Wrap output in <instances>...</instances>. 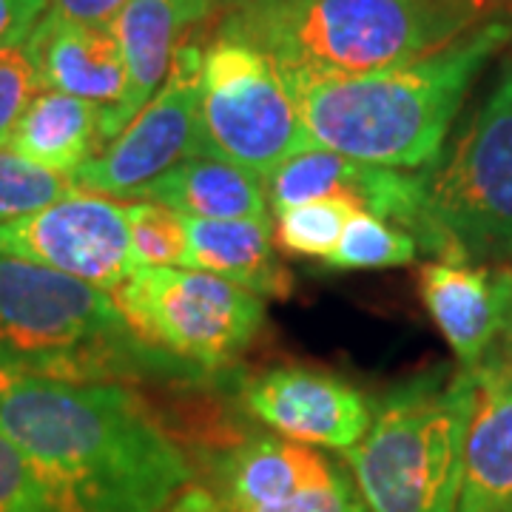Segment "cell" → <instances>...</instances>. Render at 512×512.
Segmentation results:
<instances>
[{
    "mask_svg": "<svg viewBox=\"0 0 512 512\" xmlns=\"http://www.w3.org/2000/svg\"><path fill=\"white\" fill-rule=\"evenodd\" d=\"M0 433L52 512H163L194 476L154 410L117 382L26 376L0 399Z\"/></svg>",
    "mask_w": 512,
    "mask_h": 512,
    "instance_id": "6da1fadb",
    "label": "cell"
},
{
    "mask_svg": "<svg viewBox=\"0 0 512 512\" xmlns=\"http://www.w3.org/2000/svg\"><path fill=\"white\" fill-rule=\"evenodd\" d=\"M512 40V20L487 18L430 55L393 69L291 83L319 148L387 168H427L481 69Z\"/></svg>",
    "mask_w": 512,
    "mask_h": 512,
    "instance_id": "7a4b0ae2",
    "label": "cell"
},
{
    "mask_svg": "<svg viewBox=\"0 0 512 512\" xmlns=\"http://www.w3.org/2000/svg\"><path fill=\"white\" fill-rule=\"evenodd\" d=\"M493 0H222V32L291 83L393 69L493 18Z\"/></svg>",
    "mask_w": 512,
    "mask_h": 512,
    "instance_id": "3957f363",
    "label": "cell"
},
{
    "mask_svg": "<svg viewBox=\"0 0 512 512\" xmlns=\"http://www.w3.org/2000/svg\"><path fill=\"white\" fill-rule=\"evenodd\" d=\"M0 362L57 382L211 376L140 342L111 293L6 254H0Z\"/></svg>",
    "mask_w": 512,
    "mask_h": 512,
    "instance_id": "277c9868",
    "label": "cell"
},
{
    "mask_svg": "<svg viewBox=\"0 0 512 512\" xmlns=\"http://www.w3.org/2000/svg\"><path fill=\"white\" fill-rule=\"evenodd\" d=\"M476 376L436 367L373 402L365 439L345 450L370 512H456Z\"/></svg>",
    "mask_w": 512,
    "mask_h": 512,
    "instance_id": "5b68a950",
    "label": "cell"
},
{
    "mask_svg": "<svg viewBox=\"0 0 512 512\" xmlns=\"http://www.w3.org/2000/svg\"><path fill=\"white\" fill-rule=\"evenodd\" d=\"M424 177L421 251L512 268V57Z\"/></svg>",
    "mask_w": 512,
    "mask_h": 512,
    "instance_id": "8992f818",
    "label": "cell"
},
{
    "mask_svg": "<svg viewBox=\"0 0 512 512\" xmlns=\"http://www.w3.org/2000/svg\"><path fill=\"white\" fill-rule=\"evenodd\" d=\"M140 342L214 373L248 350L265 325V299L194 268H137L111 293Z\"/></svg>",
    "mask_w": 512,
    "mask_h": 512,
    "instance_id": "52a82bcc",
    "label": "cell"
},
{
    "mask_svg": "<svg viewBox=\"0 0 512 512\" xmlns=\"http://www.w3.org/2000/svg\"><path fill=\"white\" fill-rule=\"evenodd\" d=\"M200 114L205 148L259 177L316 148L274 60L222 29L202 49Z\"/></svg>",
    "mask_w": 512,
    "mask_h": 512,
    "instance_id": "ba28073f",
    "label": "cell"
},
{
    "mask_svg": "<svg viewBox=\"0 0 512 512\" xmlns=\"http://www.w3.org/2000/svg\"><path fill=\"white\" fill-rule=\"evenodd\" d=\"M208 490L231 512H370L356 478L311 444L251 433L205 450Z\"/></svg>",
    "mask_w": 512,
    "mask_h": 512,
    "instance_id": "9c48e42d",
    "label": "cell"
},
{
    "mask_svg": "<svg viewBox=\"0 0 512 512\" xmlns=\"http://www.w3.org/2000/svg\"><path fill=\"white\" fill-rule=\"evenodd\" d=\"M202 46L197 35L174 57L165 83L128 126L72 177L77 191L128 200L168 168L205 148L200 114Z\"/></svg>",
    "mask_w": 512,
    "mask_h": 512,
    "instance_id": "30bf717a",
    "label": "cell"
},
{
    "mask_svg": "<svg viewBox=\"0 0 512 512\" xmlns=\"http://www.w3.org/2000/svg\"><path fill=\"white\" fill-rule=\"evenodd\" d=\"M0 254L18 256L114 293L137 271L126 205L74 191L29 217L0 222Z\"/></svg>",
    "mask_w": 512,
    "mask_h": 512,
    "instance_id": "8fae6325",
    "label": "cell"
},
{
    "mask_svg": "<svg viewBox=\"0 0 512 512\" xmlns=\"http://www.w3.org/2000/svg\"><path fill=\"white\" fill-rule=\"evenodd\" d=\"M268 205L288 211L293 205L313 200H342L350 208L390 222L413 234L416 242L424 228L427 205V177L424 168L404 171L387 165L350 160L328 148H311L293 154L288 163L265 177Z\"/></svg>",
    "mask_w": 512,
    "mask_h": 512,
    "instance_id": "7c38bea8",
    "label": "cell"
},
{
    "mask_svg": "<svg viewBox=\"0 0 512 512\" xmlns=\"http://www.w3.org/2000/svg\"><path fill=\"white\" fill-rule=\"evenodd\" d=\"M245 410L282 439L350 450L365 439L373 402L353 384L311 367H274L242 387Z\"/></svg>",
    "mask_w": 512,
    "mask_h": 512,
    "instance_id": "4fadbf2b",
    "label": "cell"
},
{
    "mask_svg": "<svg viewBox=\"0 0 512 512\" xmlns=\"http://www.w3.org/2000/svg\"><path fill=\"white\" fill-rule=\"evenodd\" d=\"M419 293L464 370L487 362L510 336L512 268L444 256L421 265Z\"/></svg>",
    "mask_w": 512,
    "mask_h": 512,
    "instance_id": "5bb4252c",
    "label": "cell"
},
{
    "mask_svg": "<svg viewBox=\"0 0 512 512\" xmlns=\"http://www.w3.org/2000/svg\"><path fill=\"white\" fill-rule=\"evenodd\" d=\"M222 0H128L111 29L126 57L128 86L120 106L103 111V140H111L165 83L174 57L205 20L220 15Z\"/></svg>",
    "mask_w": 512,
    "mask_h": 512,
    "instance_id": "9a60e30c",
    "label": "cell"
},
{
    "mask_svg": "<svg viewBox=\"0 0 512 512\" xmlns=\"http://www.w3.org/2000/svg\"><path fill=\"white\" fill-rule=\"evenodd\" d=\"M473 376L476 404L456 512H512V353L495 350Z\"/></svg>",
    "mask_w": 512,
    "mask_h": 512,
    "instance_id": "2e32d148",
    "label": "cell"
},
{
    "mask_svg": "<svg viewBox=\"0 0 512 512\" xmlns=\"http://www.w3.org/2000/svg\"><path fill=\"white\" fill-rule=\"evenodd\" d=\"M29 46L43 89L72 94L103 111L123 103L126 57L111 26L77 23L46 9L29 35Z\"/></svg>",
    "mask_w": 512,
    "mask_h": 512,
    "instance_id": "e0dca14e",
    "label": "cell"
},
{
    "mask_svg": "<svg viewBox=\"0 0 512 512\" xmlns=\"http://www.w3.org/2000/svg\"><path fill=\"white\" fill-rule=\"evenodd\" d=\"M128 200L157 202L194 220H265V177L202 148Z\"/></svg>",
    "mask_w": 512,
    "mask_h": 512,
    "instance_id": "ac0fdd59",
    "label": "cell"
},
{
    "mask_svg": "<svg viewBox=\"0 0 512 512\" xmlns=\"http://www.w3.org/2000/svg\"><path fill=\"white\" fill-rule=\"evenodd\" d=\"M185 268L222 276L262 299H288L293 279L276 254L271 217L265 220H194L185 217Z\"/></svg>",
    "mask_w": 512,
    "mask_h": 512,
    "instance_id": "d6986e66",
    "label": "cell"
},
{
    "mask_svg": "<svg viewBox=\"0 0 512 512\" xmlns=\"http://www.w3.org/2000/svg\"><path fill=\"white\" fill-rule=\"evenodd\" d=\"M9 148L55 174L74 177L103 148V109L72 94L43 89L23 111Z\"/></svg>",
    "mask_w": 512,
    "mask_h": 512,
    "instance_id": "ffe728a7",
    "label": "cell"
},
{
    "mask_svg": "<svg viewBox=\"0 0 512 512\" xmlns=\"http://www.w3.org/2000/svg\"><path fill=\"white\" fill-rule=\"evenodd\" d=\"M419 242L413 234L390 222L353 211L336 251L325 259L328 271H379L410 265L419 256Z\"/></svg>",
    "mask_w": 512,
    "mask_h": 512,
    "instance_id": "44dd1931",
    "label": "cell"
},
{
    "mask_svg": "<svg viewBox=\"0 0 512 512\" xmlns=\"http://www.w3.org/2000/svg\"><path fill=\"white\" fill-rule=\"evenodd\" d=\"M353 211L356 208L342 200H313L279 211L274 225L276 248L293 256L328 259L345 234Z\"/></svg>",
    "mask_w": 512,
    "mask_h": 512,
    "instance_id": "7402d4cb",
    "label": "cell"
},
{
    "mask_svg": "<svg viewBox=\"0 0 512 512\" xmlns=\"http://www.w3.org/2000/svg\"><path fill=\"white\" fill-rule=\"evenodd\" d=\"M74 191L77 185L72 183V177L55 174L20 157L9 146H0V222L29 217Z\"/></svg>",
    "mask_w": 512,
    "mask_h": 512,
    "instance_id": "603a6c76",
    "label": "cell"
},
{
    "mask_svg": "<svg viewBox=\"0 0 512 512\" xmlns=\"http://www.w3.org/2000/svg\"><path fill=\"white\" fill-rule=\"evenodd\" d=\"M128 237L137 268H185V217L157 202L126 200Z\"/></svg>",
    "mask_w": 512,
    "mask_h": 512,
    "instance_id": "cb8c5ba5",
    "label": "cell"
},
{
    "mask_svg": "<svg viewBox=\"0 0 512 512\" xmlns=\"http://www.w3.org/2000/svg\"><path fill=\"white\" fill-rule=\"evenodd\" d=\"M43 92L29 37L0 49V146H9L23 111Z\"/></svg>",
    "mask_w": 512,
    "mask_h": 512,
    "instance_id": "d4e9b609",
    "label": "cell"
},
{
    "mask_svg": "<svg viewBox=\"0 0 512 512\" xmlns=\"http://www.w3.org/2000/svg\"><path fill=\"white\" fill-rule=\"evenodd\" d=\"M0 512H52L35 470L0 433Z\"/></svg>",
    "mask_w": 512,
    "mask_h": 512,
    "instance_id": "484cf974",
    "label": "cell"
},
{
    "mask_svg": "<svg viewBox=\"0 0 512 512\" xmlns=\"http://www.w3.org/2000/svg\"><path fill=\"white\" fill-rule=\"evenodd\" d=\"M46 9L49 0H0V49L32 35Z\"/></svg>",
    "mask_w": 512,
    "mask_h": 512,
    "instance_id": "4316f807",
    "label": "cell"
},
{
    "mask_svg": "<svg viewBox=\"0 0 512 512\" xmlns=\"http://www.w3.org/2000/svg\"><path fill=\"white\" fill-rule=\"evenodd\" d=\"M128 0H49V9L63 18L92 26H111L114 18L126 9Z\"/></svg>",
    "mask_w": 512,
    "mask_h": 512,
    "instance_id": "83f0119b",
    "label": "cell"
},
{
    "mask_svg": "<svg viewBox=\"0 0 512 512\" xmlns=\"http://www.w3.org/2000/svg\"><path fill=\"white\" fill-rule=\"evenodd\" d=\"M163 512H231L208 487H185Z\"/></svg>",
    "mask_w": 512,
    "mask_h": 512,
    "instance_id": "f1b7e54d",
    "label": "cell"
},
{
    "mask_svg": "<svg viewBox=\"0 0 512 512\" xmlns=\"http://www.w3.org/2000/svg\"><path fill=\"white\" fill-rule=\"evenodd\" d=\"M20 379H26V373H20L18 367L3 365V362H0V399H3Z\"/></svg>",
    "mask_w": 512,
    "mask_h": 512,
    "instance_id": "f546056e",
    "label": "cell"
},
{
    "mask_svg": "<svg viewBox=\"0 0 512 512\" xmlns=\"http://www.w3.org/2000/svg\"><path fill=\"white\" fill-rule=\"evenodd\" d=\"M493 3H495V9H504V12L512 18V0H493Z\"/></svg>",
    "mask_w": 512,
    "mask_h": 512,
    "instance_id": "4dcf8cb0",
    "label": "cell"
},
{
    "mask_svg": "<svg viewBox=\"0 0 512 512\" xmlns=\"http://www.w3.org/2000/svg\"><path fill=\"white\" fill-rule=\"evenodd\" d=\"M510 339H512V316H510Z\"/></svg>",
    "mask_w": 512,
    "mask_h": 512,
    "instance_id": "1f68e13d",
    "label": "cell"
}]
</instances>
